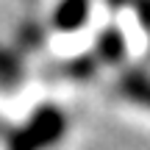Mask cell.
Wrapping results in <instances>:
<instances>
[{
  "label": "cell",
  "mask_w": 150,
  "mask_h": 150,
  "mask_svg": "<svg viewBox=\"0 0 150 150\" xmlns=\"http://www.w3.org/2000/svg\"><path fill=\"white\" fill-rule=\"evenodd\" d=\"M97 56L106 64H120L125 59V36L120 28H106L97 36Z\"/></svg>",
  "instance_id": "277c9868"
},
{
  "label": "cell",
  "mask_w": 150,
  "mask_h": 150,
  "mask_svg": "<svg viewBox=\"0 0 150 150\" xmlns=\"http://www.w3.org/2000/svg\"><path fill=\"white\" fill-rule=\"evenodd\" d=\"M20 75H22V67H20V61L14 59V53L0 47V81H3V83H17Z\"/></svg>",
  "instance_id": "5b68a950"
},
{
  "label": "cell",
  "mask_w": 150,
  "mask_h": 150,
  "mask_svg": "<svg viewBox=\"0 0 150 150\" xmlns=\"http://www.w3.org/2000/svg\"><path fill=\"white\" fill-rule=\"evenodd\" d=\"M67 120L56 106H42L31 117V122L22 131H17L8 142V150H42L50 147L64 136Z\"/></svg>",
  "instance_id": "6da1fadb"
},
{
  "label": "cell",
  "mask_w": 150,
  "mask_h": 150,
  "mask_svg": "<svg viewBox=\"0 0 150 150\" xmlns=\"http://www.w3.org/2000/svg\"><path fill=\"white\" fill-rule=\"evenodd\" d=\"M89 3L92 0H61V6L53 14V25L59 31H75L86 22L89 14Z\"/></svg>",
  "instance_id": "7a4b0ae2"
},
{
  "label": "cell",
  "mask_w": 150,
  "mask_h": 150,
  "mask_svg": "<svg viewBox=\"0 0 150 150\" xmlns=\"http://www.w3.org/2000/svg\"><path fill=\"white\" fill-rule=\"evenodd\" d=\"M120 92H122L128 100L150 108V75L139 72V70H128L120 78Z\"/></svg>",
  "instance_id": "3957f363"
}]
</instances>
